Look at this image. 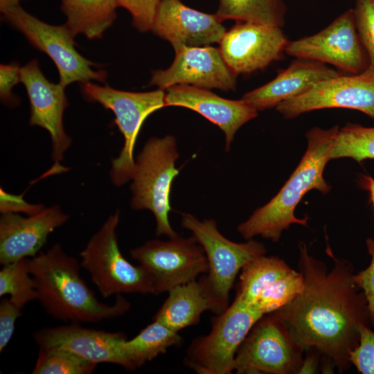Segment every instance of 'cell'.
I'll use <instances>...</instances> for the list:
<instances>
[{
  "mask_svg": "<svg viewBox=\"0 0 374 374\" xmlns=\"http://www.w3.org/2000/svg\"><path fill=\"white\" fill-rule=\"evenodd\" d=\"M340 75L322 62L296 58L274 79L244 93L241 100L256 111H262L305 93L321 81Z\"/></svg>",
  "mask_w": 374,
  "mask_h": 374,
  "instance_id": "obj_21",
  "label": "cell"
},
{
  "mask_svg": "<svg viewBox=\"0 0 374 374\" xmlns=\"http://www.w3.org/2000/svg\"><path fill=\"white\" fill-rule=\"evenodd\" d=\"M20 79L30 102L29 123L48 132L52 143V159L55 165H59L71 143L63 125L64 112L69 105L65 87L48 80L37 60L21 67Z\"/></svg>",
  "mask_w": 374,
  "mask_h": 374,
  "instance_id": "obj_16",
  "label": "cell"
},
{
  "mask_svg": "<svg viewBox=\"0 0 374 374\" xmlns=\"http://www.w3.org/2000/svg\"><path fill=\"white\" fill-rule=\"evenodd\" d=\"M353 9L361 42L374 64V0H357Z\"/></svg>",
  "mask_w": 374,
  "mask_h": 374,
  "instance_id": "obj_31",
  "label": "cell"
},
{
  "mask_svg": "<svg viewBox=\"0 0 374 374\" xmlns=\"http://www.w3.org/2000/svg\"><path fill=\"white\" fill-rule=\"evenodd\" d=\"M262 317L252 307L233 301L214 318L208 335L191 342L184 359L186 365L199 374L232 373L238 348Z\"/></svg>",
  "mask_w": 374,
  "mask_h": 374,
  "instance_id": "obj_8",
  "label": "cell"
},
{
  "mask_svg": "<svg viewBox=\"0 0 374 374\" xmlns=\"http://www.w3.org/2000/svg\"><path fill=\"white\" fill-rule=\"evenodd\" d=\"M303 285L301 273L292 269L263 290L251 307L263 315L272 313L296 297L302 291Z\"/></svg>",
  "mask_w": 374,
  "mask_h": 374,
  "instance_id": "obj_30",
  "label": "cell"
},
{
  "mask_svg": "<svg viewBox=\"0 0 374 374\" xmlns=\"http://www.w3.org/2000/svg\"><path fill=\"white\" fill-rule=\"evenodd\" d=\"M165 106L190 109L218 126L224 134L226 151L238 129L258 115V111L241 99H226L208 89L190 85L179 84L167 89Z\"/></svg>",
  "mask_w": 374,
  "mask_h": 374,
  "instance_id": "obj_20",
  "label": "cell"
},
{
  "mask_svg": "<svg viewBox=\"0 0 374 374\" xmlns=\"http://www.w3.org/2000/svg\"><path fill=\"white\" fill-rule=\"evenodd\" d=\"M120 211L110 215L80 252V266L104 298L114 294H153L151 279L141 265L125 258L118 247L116 227Z\"/></svg>",
  "mask_w": 374,
  "mask_h": 374,
  "instance_id": "obj_6",
  "label": "cell"
},
{
  "mask_svg": "<svg viewBox=\"0 0 374 374\" xmlns=\"http://www.w3.org/2000/svg\"><path fill=\"white\" fill-rule=\"evenodd\" d=\"M236 75L224 60L219 48L185 47L175 52L169 68L153 71L149 84L162 90L181 84L228 91L235 89Z\"/></svg>",
  "mask_w": 374,
  "mask_h": 374,
  "instance_id": "obj_15",
  "label": "cell"
},
{
  "mask_svg": "<svg viewBox=\"0 0 374 374\" xmlns=\"http://www.w3.org/2000/svg\"><path fill=\"white\" fill-rule=\"evenodd\" d=\"M69 219L57 205L28 217L16 213H1L0 263L3 265L35 256L48 235Z\"/></svg>",
  "mask_w": 374,
  "mask_h": 374,
  "instance_id": "obj_19",
  "label": "cell"
},
{
  "mask_svg": "<svg viewBox=\"0 0 374 374\" xmlns=\"http://www.w3.org/2000/svg\"><path fill=\"white\" fill-rule=\"evenodd\" d=\"M34 338L39 348H63L96 364H115L133 370L123 350L127 337L122 332L86 328L73 323L42 328L35 332Z\"/></svg>",
  "mask_w": 374,
  "mask_h": 374,
  "instance_id": "obj_18",
  "label": "cell"
},
{
  "mask_svg": "<svg viewBox=\"0 0 374 374\" xmlns=\"http://www.w3.org/2000/svg\"><path fill=\"white\" fill-rule=\"evenodd\" d=\"M1 14L32 46L52 60L57 69L59 83L63 87L92 80L105 82L107 73L104 70H95L93 66L96 64L78 53L75 49V37L66 24L57 26L44 22L20 5L10 7Z\"/></svg>",
  "mask_w": 374,
  "mask_h": 374,
  "instance_id": "obj_7",
  "label": "cell"
},
{
  "mask_svg": "<svg viewBox=\"0 0 374 374\" xmlns=\"http://www.w3.org/2000/svg\"><path fill=\"white\" fill-rule=\"evenodd\" d=\"M80 89L86 100L100 104L115 116L124 145L119 156L112 160L109 175L112 183L121 186L132 179L135 166L134 149L143 123L153 112L166 107L165 90L132 92L91 81L80 83Z\"/></svg>",
  "mask_w": 374,
  "mask_h": 374,
  "instance_id": "obj_5",
  "label": "cell"
},
{
  "mask_svg": "<svg viewBox=\"0 0 374 374\" xmlns=\"http://www.w3.org/2000/svg\"><path fill=\"white\" fill-rule=\"evenodd\" d=\"M335 125L323 130L314 127L308 132V148L299 164L277 195L267 204L256 209L238 226L246 240L256 235L277 242L283 230L292 224L306 226L308 218L299 219L294 210L303 196L312 189L327 193L331 186L323 177L335 134Z\"/></svg>",
  "mask_w": 374,
  "mask_h": 374,
  "instance_id": "obj_3",
  "label": "cell"
},
{
  "mask_svg": "<svg viewBox=\"0 0 374 374\" xmlns=\"http://www.w3.org/2000/svg\"><path fill=\"white\" fill-rule=\"evenodd\" d=\"M130 254L149 275L153 294L169 292L208 271L204 251L193 235L150 240Z\"/></svg>",
  "mask_w": 374,
  "mask_h": 374,
  "instance_id": "obj_10",
  "label": "cell"
},
{
  "mask_svg": "<svg viewBox=\"0 0 374 374\" xmlns=\"http://www.w3.org/2000/svg\"><path fill=\"white\" fill-rule=\"evenodd\" d=\"M285 53L297 59L330 64L351 74L362 72L370 64L357 30L353 9L317 34L288 42Z\"/></svg>",
  "mask_w": 374,
  "mask_h": 374,
  "instance_id": "obj_12",
  "label": "cell"
},
{
  "mask_svg": "<svg viewBox=\"0 0 374 374\" xmlns=\"http://www.w3.org/2000/svg\"><path fill=\"white\" fill-rule=\"evenodd\" d=\"M161 0H116L118 7L126 9L132 25L140 32L151 30Z\"/></svg>",
  "mask_w": 374,
  "mask_h": 374,
  "instance_id": "obj_32",
  "label": "cell"
},
{
  "mask_svg": "<svg viewBox=\"0 0 374 374\" xmlns=\"http://www.w3.org/2000/svg\"><path fill=\"white\" fill-rule=\"evenodd\" d=\"M350 157L360 163L374 159V127L348 123L337 130L329 154V160Z\"/></svg>",
  "mask_w": 374,
  "mask_h": 374,
  "instance_id": "obj_27",
  "label": "cell"
},
{
  "mask_svg": "<svg viewBox=\"0 0 374 374\" xmlns=\"http://www.w3.org/2000/svg\"><path fill=\"white\" fill-rule=\"evenodd\" d=\"M37 300L51 317L72 323H97L123 315L130 303L121 294L115 303H100L80 275L78 260L56 243L45 252L28 258Z\"/></svg>",
  "mask_w": 374,
  "mask_h": 374,
  "instance_id": "obj_2",
  "label": "cell"
},
{
  "mask_svg": "<svg viewBox=\"0 0 374 374\" xmlns=\"http://www.w3.org/2000/svg\"><path fill=\"white\" fill-rule=\"evenodd\" d=\"M366 244L371 258V263L366 269L354 274L353 279L366 296L370 321L374 326V237L367 239Z\"/></svg>",
  "mask_w": 374,
  "mask_h": 374,
  "instance_id": "obj_34",
  "label": "cell"
},
{
  "mask_svg": "<svg viewBox=\"0 0 374 374\" xmlns=\"http://www.w3.org/2000/svg\"><path fill=\"white\" fill-rule=\"evenodd\" d=\"M361 184L369 192L371 201L374 206V179L371 177L363 176Z\"/></svg>",
  "mask_w": 374,
  "mask_h": 374,
  "instance_id": "obj_39",
  "label": "cell"
},
{
  "mask_svg": "<svg viewBox=\"0 0 374 374\" xmlns=\"http://www.w3.org/2000/svg\"><path fill=\"white\" fill-rule=\"evenodd\" d=\"M276 108L286 118L326 108L356 109L374 118V64H369L359 73L340 75L321 81Z\"/></svg>",
  "mask_w": 374,
  "mask_h": 374,
  "instance_id": "obj_13",
  "label": "cell"
},
{
  "mask_svg": "<svg viewBox=\"0 0 374 374\" xmlns=\"http://www.w3.org/2000/svg\"><path fill=\"white\" fill-rule=\"evenodd\" d=\"M350 362L363 374H374V332L362 325L357 347L350 353Z\"/></svg>",
  "mask_w": 374,
  "mask_h": 374,
  "instance_id": "obj_33",
  "label": "cell"
},
{
  "mask_svg": "<svg viewBox=\"0 0 374 374\" xmlns=\"http://www.w3.org/2000/svg\"><path fill=\"white\" fill-rule=\"evenodd\" d=\"M335 262L328 271L301 244L299 270L303 288L272 314L303 349L314 348L344 368L359 344L361 326L371 321L366 296L354 281L350 265Z\"/></svg>",
  "mask_w": 374,
  "mask_h": 374,
  "instance_id": "obj_1",
  "label": "cell"
},
{
  "mask_svg": "<svg viewBox=\"0 0 374 374\" xmlns=\"http://www.w3.org/2000/svg\"><path fill=\"white\" fill-rule=\"evenodd\" d=\"M21 310L10 299H2L0 303V351L2 352L9 343L15 330L17 319Z\"/></svg>",
  "mask_w": 374,
  "mask_h": 374,
  "instance_id": "obj_36",
  "label": "cell"
},
{
  "mask_svg": "<svg viewBox=\"0 0 374 374\" xmlns=\"http://www.w3.org/2000/svg\"><path fill=\"white\" fill-rule=\"evenodd\" d=\"M222 21L216 14L195 10L180 0H161L151 30L170 42L176 52L220 43L226 33Z\"/></svg>",
  "mask_w": 374,
  "mask_h": 374,
  "instance_id": "obj_17",
  "label": "cell"
},
{
  "mask_svg": "<svg viewBox=\"0 0 374 374\" xmlns=\"http://www.w3.org/2000/svg\"><path fill=\"white\" fill-rule=\"evenodd\" d=\"M116 0H62L65 24L74 37L78 34L89 39H99L116 18Z\"/></svg>",
  "mask_w": 374,
  "mask_h": 374,
  "instance_id": "obj_23",
  "label": "cell"
},
{
  "mask_svg": "<svg viewBox=\"0 0 374 374\" xmlns=\"http://www.w3.org/2000/svg\"><path fill=\"white\" fill-rule=\"evenodd\" d=\"M181 224L193 233L202 247L208 267L204 277L214 297L226 310L238 272L250 261L265 255V246L251 239L245 243L228 240L212 219L200 221L191 214L184 213Z\"/></svg>",
  "mask_w": 374,
  "mask_h": 374,
  "instance_id": "obj_9",
  "label": "cell"
},
{
  "mask_svg": "<svg viewBox=\"0 0 374 374\" xmlns=\"http://www.w3.org/2000/svg\"><path fill=\"white\" fill-rule=\"evenodd\" d=\"M179 157L175 137L168 135L150 138L135 162L130 206L133 210L147 209L153 213L157 236H178L170 224L169 213L172 211V184L180 170L175 168Z\"/></svg>",
  "mask_w": 374,
  "mask_h": 374,
  "instance_id": "obj_4",
  "label": "cell"
},
{
  "mask_svg": "<svg viewBox=\"0 0 374 374\" xmlns=\"http://www.w3.org/2000/svg\"><path fill=\"white\" fill-rule=\"evenodd\" d=\"M262 317L238 348L234 371L238 374L299 372L302 364L300 350L303 348L278 318L273 314Z\"/></svg>",
  "mask_w": 374,
  "mask_h": 374,
  "instance_id": "obj_11",
  "label": "cell"
},
{
  "mask_svg": "<svg viewBox=\"0 0 374 374\" xmlns=\"http://www.w3.org/2000/svg\"><path fill=\"white\" fill-rule=\"evenodd\" d=\"M20 69L15 62L0 65V97L1 102L8 107H13L19 103V99L13 95L12 89L21 82Z\"/></svg>",
  "mask_w": 374,
  "mask_h": 374,
  "instance_id": "obj_35",
  "label": "cell"
},
{
  "mask_svg": "<svg viewBox=\"0 0 374 374\" xmlns=\"http://www.w3.org/2000/svg\"><path fill=\"white\" fill-rule=\"evenodd\" d=\"M6 294L10 295V300L20 309L27 303L37 300L28 258L3 265L0 271V296Z\"/></svg>",
  "mask_w": 374,
  "mask_h": 374,
  "instance_id": "obj_28",
  "label": "cell"
},
{
  "mask_svg": "<svg viewBox=\"0 0 374 374\" xmlns=\"http://www.w3.org/2000/svg\"><path fill=\"white\" fill-rule=\"evenodd\" d=\"M23 0H0V10L3 12L10 7L20 5L19 3Z\"/></svg>",
  "mask_w": 374,
  "mask_h": 374,
  "instance_id": "obj_40",
  "label": "cell"
},
{
  "mask_svg": "<svg viewBox=\"0 0 374 374\" xmlns=\"http://www.w3.org/2000/svg\"><path fill=\"white\" fill-rule=\"evenodd\" d=\"M153 317L174 331L197 324L206 311L225 310L211 293L203 276L175 287Z\"/></svg>",
  "mask_w": 374,
  "mask_h": 374,
  "instance_id": "obj_22",
  "label": "cell"
},
{
  "mask_svg": "<svg viewBox=\"0 0 374 374\" xmlns=\"http://www.w3.org/2000/svg\"><path fill=\"white\" fill-rule=\"evenodd\" d=\"M22 195H15L8 193L2 188L0 189V211L1 213L21 212L27 215H33L41 212L45 208L42 204H30L25 201Z\"/></svg>",
  "mask_w": 374,
  "mask_h": 374,
  "instance_id": "obj_37",
  "label": "cell"
},
{
  "mask_svg": "<svg viewBox=\"0 0 374 374\" xmlns=\"http://www.w3.org/2000/svg\"><path fill=\"white\" fill-rule=\"evenodd\" d=\"M97 364L60 348H39L33 374H89Z\"/></svg>",
  "mask_w": 374,
  "mask_h": 374,
  "instance_id": "obj_29",
  "label": "cell"
},
{
  "mask_svg": "<svg viewBox=\"0 0 374 374\" xmlns=\"http://www.w3.org/2000/svg\"><path fill=\"white\" fill-rule=\"evenodd\" d=\"M182 338L158 321L142 330L135 337L123 343V350L133 370L151 361L173 346L181 343Z\"/></svg>",
  "mask_w": 374,
  "mask_h": 374,
  "instance_id": "obj_25",
  "label": "cell"
},
{
  "mask_svg": "<svg viewBox=\"0 0 374 374\" xmlns=\"http://www.w3.org/2000/svg\"><path fill=\"white\" fill-rule=\"evenodd\" d=\"M292 270L276 256L262 255L253 259L241 269L234 301L251 306L263 290Z\"/></svg>",
  "mask_w": 374,
  "mask_h": 374,
  "instance_id": "obj_24",
  "label": "cell"
},
{
  "mask_svg": "<svg viewBox=\"0 0 374 374\" xmlns=\"http://www.w3.org/2000/svg\"><path fill=\"white\" fill-rule=\"evenodd\" d=\"M288 42L280 27L239 21L226 31L219 49L236 75L248 74L280 60Z\"/></svg>",
  "mask_w": 374,
  "mask_h": 374,
  "instance_id": "obj_14",
  "label": "cell"
},
{
  "mask_svg": "<svg viewBox=\"0 0 374 374\" xmlns=\"http://www.w3.org/2000/svg\"><path fill=\"white\" fill-rule=\"evenodd\" d=\"M317 364L315 359L313 357H308L305 359L303 363L301 364V368L298 373H312L316 370Z\"/></svg>",
  "mask_w": 374,
  "mask_h": 374,
  "instance_id": "obj_38",
  "label": "cell"
},
{
  "mask_svg": "<svg viewBox=\"0 0 374 374\" xmlns=\"http://www.w3.org/2000/svg\"><path fill=\"white\" fill-rule=\"evenodd\" d=\"M286 6L282 0H219L216 15L222 19L282 27Z\"/></svg>",
  "mask_w": 374,
  "mask_h": 374,
  "instance_id": "obj_26",
  "label": "cell"
}]
</instances>
